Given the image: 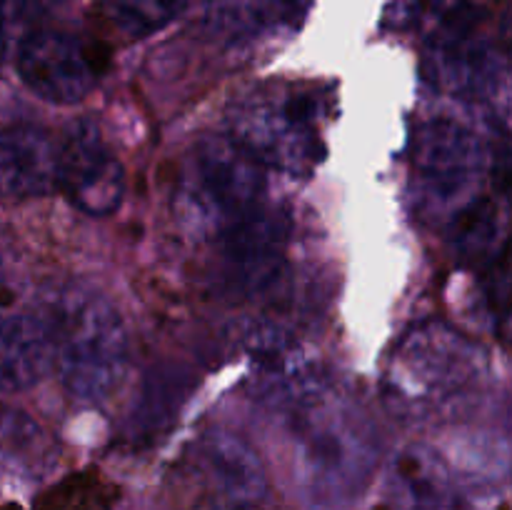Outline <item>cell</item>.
<instances>
[{
    "label": "cell",
    "mask_w": 512,
    "mask_h": 510,
    "mask_svg": "<svg viewBox=\"0 0 512 510\" xmlns=\"http://www.w3.org/2000/svg\"><path fill=\"white\" fill-rule=\"evenodd\" d=\"M488 378V353L443 320L403 335L383 373V403L405 425L448 423L470 410Z\"/></svg>",
    "instance_id": "1"
},
{
    "label": "cell",
    "mask_w": 512,
    "mask_h": 510,
    "mask_svg": "<svg viewBox=\"0 0 512 510\" xmlns=\"http://www.w3.org/2000/svg\"><path fill=\"white\" fill-rule=\"evenodd\" d=\"M293 473L310 505L343 510L378 465L380 443L368 415L330 383L288 410Z\"/></svg>",
    "instance_id": "2"
},
{
    "label": "cell",
    "mask_w": 512,
    "mask_h": 510,
    "mask_svg": "<svg viewBox=\"0 0 512 510\" xmlns=\"http://www.w3.org/2000/svg\"><path fill=\"white\" fill-rule=\"evenodd\" d=\"M45 315L65 390L83 403L108 398L123 383L130 360L128 330L113 303L88 283H68Z\"/></svg>",
    "instance_id": "3"
},
{
    "label": "cell",
    "mask_w": 512,
    "mask_h": 510,
    "mask_svg": "<svg viewBox=\"0 0 512 510\" xmlns=\"http://www.w3.org/2000/svg\"><path fill=\"white\" fill-rule=\"evenodd\" d=\"M265 168L233 138L205 135L183 158L173 190L180 228L195 238H223L260 208Z\"/></svg>",
    "instance_id": "4"
},
{
    "label": "cell",
    "mask_w": 512,
    "mask_h": 510,
    "mask_svg": "<svg viewBox=\"0 0 512 510\" xmlns=\"http://www.w3.org/2000/svg\"><path fill=\"white\" fill-rule=\"evenodd\" d=\"M318 95L293 85L250 90L230 108V138L263 168L310 175L325 160Z\"/></svg>",
    "instance_id": "5"
},
{
    "label": "cell",
    "mask_w": 512,
    "mask_h": 510,
    "mask_svg": "<svg viewBox=\"0 0 512 510\" xmlns=\"http://www.w3.org/2000/svg\"><path fill=\"white\" fill-rule=\"evenodd\" d=\"M410 175L415 210L430 223L450 225L483 195L488 150L465 125L428 120L413 135Z\"/></svg>",
    "instance_id": "6"
},
{
    "label": "cell",
    "mask_w": 512,
    "mask_h": 510,
    "mask_svg": "<svg viewBox=\"0 0 512 510\" xmlns=\"http://www.w3.org/2000/svg\"><path fill=\"white\" fill-rule=\"evenodd\" d=\"M58 145V188L65 198L95 218L113 215L123 203L125 170L98 125L75 120Z\"/></svg>",
    "instance_id": "7"
},
{
    "label": "cell",
    "mask_w": 512,
    "mask_h": 510,
    "mask_svg": "<svg viewBox=\"0 0 512 510\" xmlns=\"http://www.w3.org/2000/svg\"><path fill=\"white\" fill-rule=\"evenodd\" d=\"M20 80L38 98L55 105H73L95 88L98 55L83 40L58 30L38 28L15 53Z\"/></svg>",
    "instance_id": "8"
},
{
    "label": "cell",
    "mask_w": 512,
    "mask_h": 510,
    "mask_svg": "<svg viewBox=\"0 0 512 510\" xmlns=\"http://www.w3.org/2000/svg\"><path fill=\"white\" fill-rule=\"evenodd\" d=\"M255 390L275 408L290 410L328 385L303 343L278 323H258L245 335Z\"/></svg>",
    "instance_id": "9"
},
{
    "label": "cell",
    "mask_w": 512,
    "mask_h": 510,
    "mask_svg": "<svg viewBox=\"0 0 512 510\" xmlns=\"http://www.w3.org/2000/svg\"><path fill=\"white\" fill-rule=\"evenodd\" d=\"M428 78L440 90L475 100H498L505 93V65L498 50L478 33L428 40Z\"/></svg>",
    "instance_id": "10"
},
{
    "label": "cell",
    "mask_w": 512,
    "mask_h": 510,
    "mask_svg": "<svg viewBox=\"0 0 512 510\" xmlns=\"http://www.w3.org/2000/svg\"><path fill=\"white\" fill-rule=\"evenodd\" d=\"M288 233L290 223L285 213L260 205L255 213L218 238L223 243V255L233 283L248 293L268 288L283 268Z\"/></svg>",
    "instance_id": "11"
},
{
    "label": "cell",
    "mask_w": 512,
    "mask_h": 510,
    "mask_svg": "<svg viewBox=\"0 0 512 510\" xmlns=\"http://www.w3.org/2000/svg\"><path fill=\"white\" fill-rule=\"evenodd\" d=\"M60 145L38 125L0 130V198H40L58 188Z\"/></svg>",
    "instance_id": "12"
},
{
    "label": "cell",
    "mask_w": 512,
    "mask_h": 510,
    "mask_svg": "<svg viewBox=\"0 0 512 510\" xmlns=\"http://www.w3.org/2000/svg\"><path fill=\"white\" fill-rule=\"evenodd\" d=\"M195 460L225 503L253 508L268 495V473L260 458L228 430H205L195 443Z\"/></svg>",
    "instance_id": "13"
},
{
    "label": "cell",
    "mask_w": 512,
    "mask_h": 510,
    "mask_svg": "<svg viewBox=\"0 0 512 510\" xmlns=\"http://www.w3.org/2000/svg\"><path fill=\"white\" fill-rule=\"evenodd\" d=\"M55 365L53 328L45 313H15L0 318V395L20 393Z\"/></svg>",
    "instance_id": "14"
},
{
    "label": "cell",
    "mask_w": 512,
    "mask_h": 510,
    "mask_svg": "<svg viewBox=\"0 0 512 510\" xmlns=\"http://www.w3.org/2000/svg\"><path fill=\"white\" fill-rule=\"evenodd\" d=\"M453 500V475L438 450L413 443L393 465V503L400 510H445Z\"/></svg>",
    "instance_id": "15"
},
{
    "label": "cell",
    "mask_w": 512,
    "mask_h": 510,
    "mask_svg": "<svg viewBox=\"0 0 512 510\" xmlns=\"http://www.w3.org/2000/svg\"><path fill=\"white\" fill-rule=\"evenodd\" d=\"M305 0H208L205 23L228 43H245L303 15Z\"/></svg>",
    "instance_id": "16"
},
{
    "label": "cell",
    "mask_w": 512,
    "mask_h": 510,
    "mask_svg": "<svg viewBox=\"0 0 512 510\" xmlns=\"http://www.w3.org/2000/svg\"><path fill=\"white\" fill-rule=\"evenodd\" d=\"M190 393V373L178 368H163L150 373L138 405L130 410L128 438L150 440L158 438L175 420L180 405Z\"/></svg>",
    "instance_id": "17"
},
{
    "label": "cell",
    "mask_w": 512,
    "mask_h": 510,
    "mask_svg": "<svg viewBox=\"0 0 512 510\" xmlns=\"http://www.w3.org/2000/svg\"><path fill=\"white\" fill-rule=\"evenodd\" d=\"M450 228L453 250L465 263H490L505 255L503 215L495 200L480 195L460 215H455Z\"/></svg>",
    "instance_id": "18"
},
{
    "label": "cell",
    "mask_w": 512,
    "mask_h": 510,
    "mask_svg": "<svg viewBox=\"0 0 512 510\" xmlns=\"http://www.w3.org/2000/svg\"><path fill=\"white\" fill-rule=\"evenodd\" d=\"M0 458L18 468L45 473L53 463V443L28 413L0 405Z\"/></svg>",
    "instance_id": "19"
},
{
    "label": "cell",
    "mask_w": 512,
    "mask_h": 510,
    "mask_svg": "<svg viewBox=\"0 0 512 510\" xmlns=\"http://www.w3.org/2000/svg\"><path fill=\"white\" fill-rule=\"evenodd\" d=\"M185 0H95L98 18L123 38H148L173 23Z\"/></svg>",
    "instance_id": "20"
},
{
    "label": "cell",
    "mask_w": 512,
    "mask_h": 510,
    "mask_svg": "<svg viewBox=\"0 0 512 510\" xmlns=\"http://www.w3.org/2000/svg\"><path fill=\"white\" fill-rule=\"evenodd\" d=\"M113 490L95 473H78L60 480L40 500V510H110Z\"/></svg>",
    "instance_id": "21"
},
{
    "label": "cell",
    "mask_w": 512,
    "mask_h": 510,
    "mask_svg": "<svg viewBox=\"0 0 512 510\" xmlns=\"http://www.w3.org/2000/svg\"><path fill=\"white\" fill-rule=\"evenodd\" d=\"M35 0H0V58L18 53L23 40L35 33Z\"/></svg>",
    "instance_id": "22"
},
{
    "label": "cell",
    "mask_w": 512,
    "mask_h": 510,
    "mask_svg": "<svg viewBox=\"0 0 512 510\" xmlns=\"http://www.w3.org/2000/svg\"><path fill=\"white\" fill-rule=\"evenodd\" d=\"M423 5L425 0H390L388 10H385V23L390 28H408L410 23L420 18Z\"/></svg>",
    "instance_id": "23"
},
{
    "label": "cell",
    "mask_w": 512,
    "mask_h": 510,
    "mask_svg": "<svg viewBox=\"0 0 512 510\" xmlns=\"http://www.w3.org/2000/svg\"><path fill=\"white\" fill-rule=\"evenodd\" d=\"M213 510H253V508H245V505H233V503H223V505H218V508H213Z\"/></svg>",
    "instance_id": "24"
},
{
    "label": "cell",
    "mask_w": 512,
    "mask_h": 510,
    "mask_svg": "<svg viewBox=\"0 0 512 510\" xmlns=\"http://www.w3.org/2000/svg\"><path fill=\"white\" fill-rule=\"evenodd\" d=\"M0 510H18V508H15V505H5V508H0Z\"/></svg>",
    "instance_id": "25"
}]
</instances>
